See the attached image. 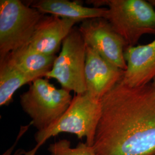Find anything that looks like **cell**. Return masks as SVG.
Wrapping results in <instances>:
<instances>
[{
    "instance_id": "cell-1",
    "label": "cell",
    "mask_w": 155,
    "mask_h": 155,
    "mask_svg": "<svg viewBox=\"0 0 155 155\" xmlns=\"http://www.w3.org/2000/svg\"><path fill=\"white\" fill-rule=\"evenodd\" d=\"M93 148L98 155L155 154V88L121 81L101 100Z\"/></svg>"
},
{
    "instance_id": "cell-2",
    "label": "cell",
    "mask_w": 155,
    "mask_h": 155,
    "mask_svg": "<svg viewBox=\"0 0 155 155\" xmlns=\"http://www.w3.org/2000/svg\"><path fill=\"white\" fill-rule=\"evenodd\" d=\"M101 111V100L94 98L87 93L75 94L68 109L59 119L36 133L35 138L37 144L25 155H35L48 139L64 132L75 134L79 139L86 137V143L92 147Z\"/></svg>"
},
{
    "instance_id": "cell-3",
    "label": "cell",
    "mask_w": 155,
    "mask_h": 155,
    "mask_svg": "<svg viewBox=\"0 0 155 155\" xmlns=\"http://www.w3.org/2000/svg\"><path fill=\"white\" fill-rule=\"evenodd\" d=\"M95 7L106 6L105 18L127 47L136 45L145 35H155V9L149 1H94Z\"/></svg>"
},
{
    "instance_id": "cell-4",
    "label": "cell",
    "mask_w": 155,
    "mask_h": 155,
    "mask_svg": "<svg viewBox=\"0 0 155 155\" xmlns=\"http://www.w3.org/2000/svg\"><path fill=\"white\" fill-rule=\"evenodd\" d=\"M70 91L57 89L47 80H35L20 97L22 110L32 119L38 131L50 127L66 111L72 101Z\"/></svg>"
},
{
    "instance_id": "cell-5",
    "label": "cell",
    "mask_w": 155,
    "mask_h": 155,
    "mask_svg": "<svg viewBox=\"0 0 155 155\" xmlns=\"http://www.w3.org/2000/svg\"><path fill=\"white\" fill-rule=\"evenodd\" d=\"M44 15L19 0L0 1V61L29 45Z\"/></svg>"
},
{
    "instance_id": "cell-6",
    "label": "cell",
    "mask_w": 155,
    "mask_h": 155,
    "mask_svg": "<svg viewBox=\"0 0 155 155\" xmlns=\"http://www.w3.org/2000/svg\"><path fill=\"white\" fill-rule=\"evenodd\" d=\"M61 45V52L45 77L55 79L63 89L76 94L86 93L84 77L86 45L78 28H72Z\"/></svg>"
},
{
    "instance_id": "cell-7",
    "label": "cell",
    "mask_w": 155,
    "mask_h": 155,
    "mask_svg": "<svg viewBox=\"0 0 155 155\" xmlns=\"http://www.w3.org/2000/svg\"><path fill=\"white\" fill-rule=\"evenodd\" d=\"M86 45L124 71L127 69L124 53L127 45L105 18H96L82 22L78 28Z\"/></svg>"
},
{
    "instance_id": "cell-8",
    "label": "cell",
    "mask_w": 155,
    "mask_h": 155,
    "mask_svg": "<svg viewBox=\"0 0 155 155\" xmlns=\"http://www.w3.org/2000/svg\"><path fill=\"white\" fill-rule=\"evenodd\" d=\"M124 71L86 45L84 77L86 93L90 95L97 100H101L122 80Z\"/></svg>"
},
{
    "instance_id": "cell-9",
    "label": "cell",
    "mask_w": 155,
    "mask_h": 155,
    "mask_svg": "<svg viewBox=\"0 0 155 155\" xmlns=\"http://www.w3.org/2000/svg\"><path fill=\"white\" fill-rule=\"evenodd\" d=\"M77 21L54 15H44L38 23L28 45L47 55H55Z\"/></svg>"
},
{
    "instance_id": "cell-10",
    "label": "cell",
    "mask_w": 155,
    "mask_h": 155,
    "mask_svg": "<svg viewBox=\"0 0 155 155\" xmlns=\"http://www.w3.org/2000/svg\"><path fill=\"white\" fill-rule=\"evenodd\" d=\"M124 56L127 69L121 83L139 87L152 82L155 78V39L146 45L128 47Z\"/></svg>"
},
{
    "instance_id": "cell-11",
    "label": "cell",
    "mask_w": 155,
    "mask_h": 155,
    "mask_svg": "<svg viewBox=\"0 0 155 155\" xmlns=\"http://www.w3.org/2000/svg\"><path fill=\"white\" fill-rule=\"evenodd\" d=\"M28 5L44 15L50 14L77 22L105 18L108 11L107 7H85L77 2L68 0L32 1Z\"/></svg>"
},
{
    "instance_id": "cell-12",
    "label": "cell",
    "mask_w": 155,
    "mask_h": 155,
    "mask_svg": "<svg viewBox=\"0 0 155 155\" xmlns=\"http://www.w3.org/2000/svg\"><path fill=\"white\" fill-rule=\"evenodd\" d=\"M56 58V55L41 54L27 45L12 52L2 61L25 74L42 78L51 70Z\"/></svg>"
},
{
    "instance_id": "cell-13",
    "label": "cell",
    "mask_w": 155,
    "mask_h": 155,
    "mask_svg": "<svg viewBox=\"0 0 155 155\" xmlns=\"http://www.w3.org/2000/svg\"><path fill=\"white\" fill-rule=\"evenodd\" d=\"M38 78L22 72L5 60L0 61V106L9 104L18 89Z\"/></svg>"
},
{
    "instance_id": "cell-14",
    "label": "cell",
    "mask_w": 155,
    "mask_h": 155,
    "mask_svg": "<svg viewBox=\"0 0 155 155\" xmlns=\"http://www.w3.org/2000/svg\"><path fill=\"white\" fill-rule=\"evenodd\" d=\"M51 155H98L93 147L86 143H79L76 148H71V143L67 140H61L48 148Z\"/></svg>"
},
{
    "instance_id": "cell-15",
    "label": "cell",
    "mask_w": 155,
    "mask_h": 155,
    "mask_svg": "<svg viewBox=\"0 0 155 155\" xmlns=\"http://www.w3.org/2000/svg\"><path fill=\"white\" fill-rule=\"evenodd\" d=\"M149 2L154 7L155 6V0H149Z\"/></svg>"
},
{
    "instance_id": "cell-16",
    "label": "cell",
    "mask_w": 155,
    "mask_h": 155,
    "mask_svg": "<svg viewBox=\"0 0 155 155\" xmlns=\"http://www.w3.org/2000/svg\"><path fill=\"white\" fill-rule=\"evenodd\" d=\"M151 83H152V85L153 86V87L155 88V78L153 79V81H152V82H151Z\"/></svg>"
},
{
    "instance_id": "cell-17",
    "label": "cell",
    "mask_w": 155,
    "mask_h": 155,
    "mask_svg": "<svg viewBox=\"0 0 155 155\" xmlns=\"http://www.w3.org/2000/svg\"><path fill=\"white\" fill-rule=\"evenodd\" d=\"M3 155H9V153H8V152H6L5 153H4Z\"/></svg>"
},
{
    "instance_id": "cell-18",
    "label": "cell",
    "mask_w": 155,
    "mask_h": 155,
    "mask_svg": "<svg viewBox=\"0 0 155 155\" xmlns=\"http://www.w3.org/2000/svg\"></svg>"
}]
</instances>
